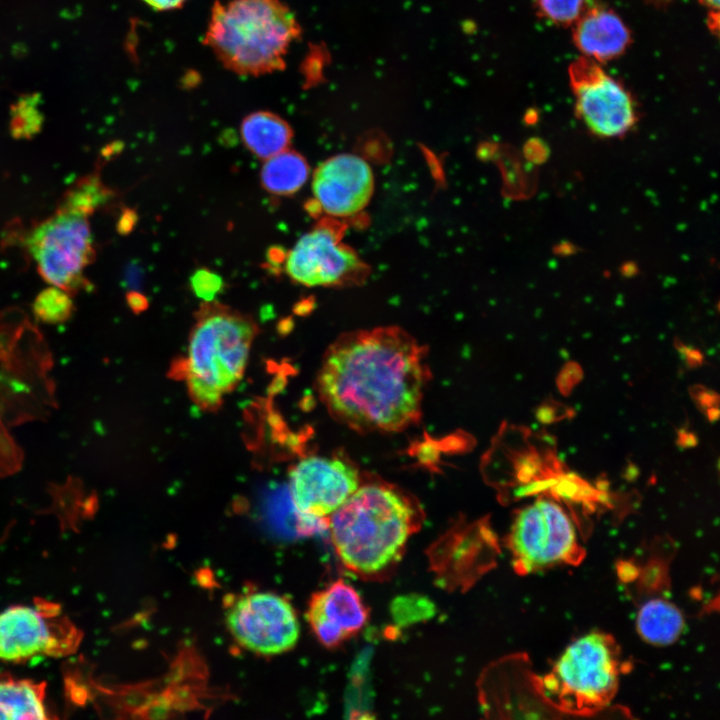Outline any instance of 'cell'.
Returning a JSON list of instances; mask_svg holds the SVG:
<instances>
[{"instance_id":"6da1fadb","label":"cell","mask_w":720,"mask_h":720,"mask_svg":"<svg viewBox=\"0 0 720 720\" xmlns=\"http://www.w3.org/2000/svg\"><path fill=\"white\" fill-rule=\"evenodd\" d=\"M428 377L424 348L392 329L339 338L326 352L317 377L332 416L359 431H400L415 423Z\"/></svg>"},{"instance_id":"7a4b0ae2","label":"cell","mask_w":720,"mask_h":720,"mask_svg":"<svg viewBox=\"0 0 720 720\" xmlns=\"http://www.w3.org/2000/svg\"><path fill=\"white\" fill-rule=\"evenodd\" d=\"M419 522L416 505L400 490L371 483L353 492L329 517L328 527L344 566L374 576L400 559Z\"/></svg>"},{"instance_id":"3957f363","label":"cell","mask_w":720,"mask_h":720,"mask_svg":"<svg viewBox=\"0 0 720 720\" xmlns=\"http://www.w3.org/2000/svg\"><path fill=\"white\" fill-rule=\"evenodd\" d=\"M301 33L294 12L281 0H215L204 42L230 71L260 76L284 69Z\"/></svg>"},{"instance_id":"277c9868","label":"cell","mask_w":720,"mask_h":720,"mask_svg":"<svg viewBox=\"0 0 720 720\" xmlns=\"http://www.w3.org/2000/svg\"><path fill=\"white\" fill-rule=\"evenodd\" d=\"M181 374L193 402L213 411L241 380L251 344L258 332L254 319L215 300L195 313Z\"/></svg>"},{"instance_id":"5b68a950","label":"cell","mask_w":720,"mask_h":720,"mask_svg":"<svg viewBox=\"0 0 720 720\" xmlns=\"http://www.w3.org/2000/svg\"><path fill=\"white\" fill-rule=\"evenodd\" d=\"M620 650L608 634H587L564 651L540 678L542 691L561 714L592 716L614 698L621 673Z\"/></svg>"},{"instance_id":"8992f818","label":"cell","mask_w":720,"mask_h":720,"mask_svg":"<svg viewBox=\"0 0 720 720\" xmlns=\"http://www.w3.org/2000/svg\"><path fill=\"white\" fill-rule=\"evenodd\" d=\"M89 215L61 204L54 215L35 225L26 246L38 272L50 285L70 295L87 290L85 270L95 257Z\"/></svg>"},{"instance_id":"52a82bcc","label":"cell","mask_w":720,"mask_h":720,"mask_svg":"<svg viewBox=\"0 0 720 720\" xmlns=\"http://www.w3.org/2000/svg\"><path fill=\"white\" fill-rule=\"evenodd\" d=\"M507 545L519 574L563 564L576 565L585 553L569 515L548 498H539L517 513Z\"/></svg>"},{"instance_id":"ba28073f","label":"cell","mask_w":720,"mask_h":720,"mask_svg":"<svg viewBox=\"0 0 720 720\" xmlns=\"http://www.w3.org/2000/svg\"><path fill=\"white\" fill-rule=\"evenodd\" d=\"M80 631L57 604L40 600L0 613V660L23 662L35 656H65L80 643Z\"/></svg>"},{"instance_id":"9c48e42d","label":"cell","mask_w":720,"mask_h":720,"mask_svg":"<svg viewBox=\"0 0 720 720\" xmlns=\"http://www.w3.org/2000/svg\"><path fill=\"white\" fill-rule=\"evenodd\" d=\"M225 621L241 647L262 656L291 650L300 635L294 607L273 592H248L238 596L226 609Z\"/></svg>"},{"instance_id":"30bf717a","label":"cell","mask_w":720,"mask_h":720,"mask_svg":"<svg viewBox=\"0 0 720 720\" xmlns=\"http://www.w3.org/2000/svg\"><path fill=\"white\" fill-rule=\"evenodd\" d=\"M568 71L576 115L593 135L617 138L634 127L638 115L631 94L596 61L578 58Z\"/></svg>"},{"instance_id":"8fae6325","label":"cell","mask_w":720,"mask_h":720,"mask_svg":"<svg viewBox=\"0 0 720 720\" xmlns=\"http://www.w3.org/2000/svg\"><path fill=\"white\" fill-rule=\"evenodd\" d=\"M359 487L355 468L336 457L310 456L289 473V492L299 527L311 532L329 525L330 517Z\"/></svg>"},{"instance_id":"7c38bea8","label":"cell","mask_w":720,"mask_h":720,"mask_svg":"<svg viewBox=\"0 0 720 720\" xmlns=\"http://www.w3.org/2000/svg\"><path fill=\"white\" fill-rule=\"evenodd\" d=\"M359 265L356 254L345 247L328 226L304 234L287 253V275L307 287L337 284Z\"/></svg>"},{"instance_id":"4fadbf2b","label":"cell","mask_w":720,"mask_h":720,"mask_svg":"<svg viewBox=\"0 0 720 720\" xmlns=\"http://www.w3.org/2000/svg\"><path fill=\"white\" fill-rule=\"evenodd\" d=\"M312 189L325 213L335 217L351 216L368 203L373 191V174L359 156L340 154L315 170Z\"/></svg>"},{"instance_id":"5bb4252c","label":"cell","mask_w":720,"mask_h":720,"mask_svg":"<svg viewBox=\"0 0 720 720\" xmlns=\"http://www.w3.org/2000/svg\"><path fill=\"white\" fill-rule=\"evenodd\" d=\"M306 617L319 642L336 648L363 629L369 610L355 588L339 579L312 594Z\"/></svg>"},{"instance_id":"9a60e30c","label":"cell","mask_w":720,"mask_h":720,"mask_svg":"<svg viewBox=\"0 0 720 720\" xmlns=\"http://www.w3.org/2000/svg\"><path fill=\"white\" fill-rule=\"evenodd\" d=\"M573 40L585 57L603 62L623 54L631 42V35L614 11L592 7L575 22Z\"/></svg>"},{"instance_id":"2e32d148","label":"cell","mask_w":720,"mask_h":720,"mask_svg":"<svg viewBox=\"0 0 720 720\" xmlns=\"http://www.w3.org/2000/svg\"><path fill=\"white\" fill-rule=\"evenodd\" d=\"M240 134L246 148L257 158L266 160L289 147L293 130L279 115L257 111L242 120Z\"/></svg>"},{"instance_id":"e0dca14e","label":"cell","mask_w":720,"mask_h":720,"mask_svg":"<svg viewBox=\"0 0 720 720\" xmlns=\"http://www.w3.org/2000/svg\"><path fill=\"white\" fill-rule=\"evenodd\" d=\"M46 683L0 675V719H47Z\"/></svg>"},{"instance_id":"ac0fdd59","label":"cell","mask_w":720,"mask_h":720,"mask_svg":"<svg viewBox=\"0 0 720 720\" xmlns=\"http://www.w3.org/2000/svg\"><path fill=\"white\" fill-rule=\"evenodd\" d=\"M636 623L641 637L657 645L674 642L684 625L679 609L662 597L651 598L642 603Z\"/></svg>"},{"instance_id":"d6986e66","label":"cell","mask_w":720,"mask_h":720,"mask_svg":"<svg viewBox=\"0 0 720 720\" xmlns=\"http://www.w3.org/2000/svg\"><path fill=\"white\" fill-rule=\"evenodd\" d=\"M264 161L260 172L261 185L271 194H294L309 177L307 161L301 154L288 148Z\"/></svg>"},{"instance_id":"ffe728a7","label":"cell","mask_w":720,"mask_h":720,"mask_svg":"<svg viewBox=\"0 0 720 720\" xmlns=\"http://www.w3.org/2000/svg\"><path fill=\"white\" fill-rule=\"evenodd\" d=\"M32 311L42 323L60 324L70 319L74 304L69 293L51 285L36 296Z\"/></svg>"},{"instance_id":"44dd1931","label":"cell","mask_w":720,"mask_h":720,"mask_svg":"<svg viewBox=\"0 0 720 720\" xmlns=\"http://www.w3.org/2000/svg\"><path fill=\"white\" fill-rule=\"evenodd\" d=\"M42 123L39 95H23L11 106L9 126L15 138H31L40 131Z\"/></svg>"},{"instance_id":"7402d4cb","label":"cell","mask_w":720,"mask_h":720,"mask_svg":"<svg viewBox=\"0 0 720 720\" xmlns=\"http://www.w3.org/2000/svg\"><path fill=\"white\" fill-rule=\"evenodd\" d=\"M111 196L100 181L98 175H91L82 179L64 195L62 205L91 216L97 208L101 207Z\"/></svg>"},{"instance_id":"603a6c76","label":"cell","mask_w":720,"mask_h":720,"mask_svg":"<svg viewBox=\"0 0 720 720\" xmlns=\"http://www.w3.org/2000/svg\"><path fill=\"white\" fill-rule=\"evenodd\" d=\"M587 0H535L541 16L554 24L575 23L586 10Z\"/></svg>"},{"instance_id":"cb8c5ba5","label":"cell","mask_w":720,"mask_h":720,"mask_svg":"<svg viewBox=\"0 0 720 720\" xmlns=\"http://www.w3.org/2000/svg\"><path fill=\"white\" fill-rule=\"evenodd\" d=\"M330 60L331 57L326 46H311L310 53L306 57L303 65L306 87L315 86L325 81L323 69Z\"/></svg>"},{"instance_id":"d4e9b609","label":"cell","mask_w":720,"mask_h":720,"mask_svg":"<svg viewBox=\"0 0 720 720\" xmlns=\"http://www.w3.org/2000/svg\"><path fill=\"white\" fill-rule=\"evenodd\" d=\"M190 282L193 292L204 301L214 300L224 286L223 279L216 272L207 268L196 270Z\"/></svg>"},{"instance_id":"484cf974","label":"cell","mask_w":720,"mask_h":720,"mask_svg":"<svg viewBox=\"0 0 720 720\" xmlns=\"http://www.w3.org/2000/svg\"><path fill=\"white\" fill-rule=\"evenodd\" d=\"M126 300L129 308L135 313L143 312L148 307L147 298L136 291H130L126 296Z\"/></svg>"},{"instance_id":"4316f807","label":"cell","mask_w":720,"mask_h":720,"mask_svg":"<svg viewBox=\"0 0 720 720\" xmlns=\"http://www.w3.org/2000/svg\"><path fill=\"white\" fill-rule=\"evenodd\" d=\"M149 7L158 11H169L180 8L187 0H142Z\"/></svg>"},{"instance_id":"83f0119b","label":"cell","mask_w":720,"mask_h":720,"mask_svg":"<svg viewBox=\"0 0 720 720\" xmlns=\"http://www.w3.org/2000/svg\"><path fill=\"white\" fill-rule=\"evenodd\" d=\"M134 213L127 211L124 213L119 222L120 232H128L132 229L135 223Z\"/></svg>"},{"instance_id":"f1b7e54d","label":"cell","mask_w":720,"mask_h":720,"mask_svg":"<svg viewBox=\"0 0 720 720\" xmlns=\"http://www.w3.org/2000/svg\"><path fill=\"white\" fill-rule=\"evenodd\" d=\"M462 32L466 35L475 34L477 31V24L471 19H466L461 23Z\"/></svg>"},{"instance_id":"f546056e","label":"cell","mask_w":720,"mask_h":720,"mask_svg":"<svg viewBox=\"0 0 720 720\" xmlns=\"http://www.w3.org/2000/svg\"><path fill=\"white\" fill-rule=\"evenodd\" d=\"M706 6L712 9V12H718L719 0H703Z\"/></svg>"}]
</instances>
